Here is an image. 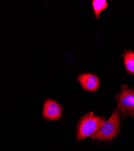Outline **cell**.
I'll return each mask as SVG.
<instances>
[{
	"instance_id": "obj_7",
	"label": "cell",
	"mask_w": 134,
	"mask_h": 151,
	"mask_svg": "<svg viewBox=\"0 0 134 151\" xmlns=\"http://www.w3.org/2000/svg\"><path fill=\"white\" fill-rule=\"evenodd\" d=\"M107 4L105 0H94L92 1V7L94 10V13L97 18H99L100 12L107 7Z\"/></svg>"
},
{
	"instance_id": "obj_2",
	"label": "cell",
	"mask_w": 134,
	"mask_h": 151,
	"mask_svg": "<svg viewBox=\"0 0 134 151\" xmlns=\"http://www.w3.org/2000/svg\"><path fill=\"white\" fill-rule=\"evenodd\" d=\"M120 125L119 112L116 109L111 117L103 123L100 131L91 137L96 140H111L118 134Z\"/></svg>"
},
{
	"instance_id": "obj_1",
	"label": "cell",
	"mask_w": 134,
	"mask_h": 151,
	"mask_svg": "<svg viewBox=\"0 0 134 151\" xmlns=\"http://www.w3.org/2000/svg\"><path fill=\"white\" fill-rule=\"evenodd\" d=\"M105 122L103 118L94 115L92 112L83 116L77 127V140H83L97 134L100 131Z\"/></svg>"
},
{
	"instance_id": "obj_3",
	"label": "cell",
	"mask_w": 134,
	"mask_h": 151,
	"mask_svg": "<svg viewBox=\"0 0 134 151\" xmlns=\"http://www.w3.org/2000/svg\"><path fill=\"white\" fill-rule=\"evenodd\" d=\"M117 98L118 108L123 116L134 117V90L124 86Z\"/></svg>"
},
{
	"instance_id": "obj_6",
	"label": "cell",
	"mask_w": 134,
	"mask_h": 151,
	"mask_svg": "<svg viewBox=\"0 0 134 151\" xmlns=\"http://www.w3.org/2000/svg\"><path fill=\"white\" fill-rule=\"evenodd\" d=\"M124 62L126 70L131 74H134V52L128 51L124 55Z\"/></svg>"
},
{
	"instance_id": "obj_5",
	"label": "cell",
	"mask_w": 134,
	"mask_h": 151,
	"mask_svg": "<svg viewBox=\"0 0 134 151\" xmlns=\"http://www.w3.org/2000/svg\"><path fill=\"white\" fill-rule=\"evenodd\" d=\"M78 81L85 90L94 92L98 88L99 79L95 75L90 73L83 74L78 77Z\"/></svg>"
},
{
	"instance_id": "obj_4",
	"label": "cell",
	"mask_w": 134,
	"mask_h": 151,
	"mask_svg": "<svg viewBox=\"0 0 134 151\" xmlns=\"http://www.w3.org/2000/svg\"><path fill=\"white\" fill-rule=\"evenodd\" d=\"M62 109L60 105L53 100L48 99L44 104L42 117L48 120H59L62 116Z\"/></svg>"
}]
</instances>
